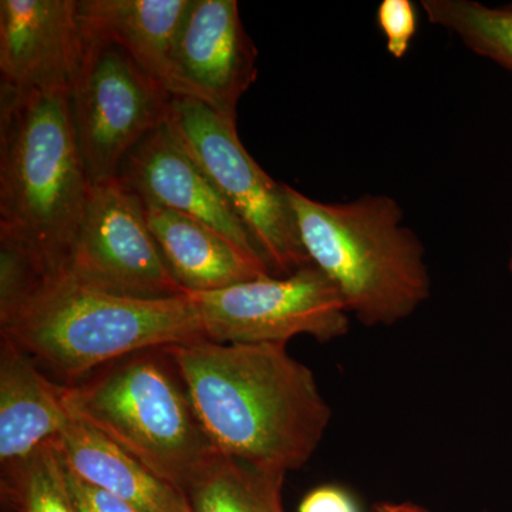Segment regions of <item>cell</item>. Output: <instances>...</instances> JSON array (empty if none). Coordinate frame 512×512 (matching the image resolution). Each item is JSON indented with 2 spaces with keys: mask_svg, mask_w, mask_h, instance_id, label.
Here are the masks:
<instances>
[{
  "mask_svg": "<svg viewBox=\"0 0 512 512\" xmlns=\"http://www.w3.org/2000/svg\"><path fill=\"white\" fill-rule=\"evenodd\" d=\"M84 45L77 0H2L0 76L13 89H72Z\"/></svg>",
  "mask_w": 512,
  "mask_h": 512,
  "instance_id": "obj_12",
  "label": "cell"
},
{
  "mask_svg": "<svg viewBox=\"0 0 512 512\" xmlns=\"http://www.w3.org/2000/svg\"><path fill=\"white\" fill-rule=\"evenodd\" d=\"M49 279L42 262L28 247L0 234V322L18 311Z\"/></svg>",
  "mask_w": 512,
  "mask_h": 512,
  "instance_id": "obj_20",
  "label": "cell"
},
{
  "mask_svg": "<svg viewBox=\"0 0 512 512\" xmlns=\"http://www.w3.org/2000/svg\"><path fill=\"white\" fill-rule=\"evenodd\" d=\"M373 512H430L420 505L412 503H392V501H383L373 507Z\"/></svg>",
  "mask_w": 512,
  "mask_h": 512,
  "instance_id": "obj_24",
  "label": "cell"
},
{
  "mask_svg": "<svg viewBox=\"0 0 512 512\" xmlns=\"http://www.w3.org/2000/svg\"><path fill=\"white\" fill-rule=\"evenodd\" d=\"M117 177L146 204L207 225L244 254L266 265L248 229L200 165L181 147L167 123L151 131L131 150Z\"/></svg>",
  "mask_w": 512,
  "mask_h": 512,
  "instance_id": "obj_11",
  "label": "cell"
},
{
  "mask_svg": "<svg viewBox=\"0 0 512 512\" xmlns=\"http://www.w3.org/2000/svg\"><path fill=\"white\" fill-rule=\"evenodd\" d=\"M66 399L73 417L185 494L220 453L164 349L134 353L80 383L67 384Z\"/></svg>",
  "mask_w": 512,
  "mask_h": 512,
  "instance_id": "obj_5",
  "label": "cell"
},
{
  "mask_svg": "<svg viewBox=\"0 0 512 512\" xmlns=\"http://www.w3.org/2000/svg\"><path fill=\"white\" fill-rule=\"evenodd\" d=\"M299 512H359L348 491L338 485H322L303 498Z\"/></svg>",
  "mask_w": 512,
  "mask_h": 512,
  "instance_id": "obj_23",
  "label": "cell"
},
{
  "mask_svg": "<svg viewBox=\"0 0 512 512\" xmlns=\"http://www.w3.org/2000/svg\"><path fill=\"white\" fill-rule=\"evenodd\" d=\"M67 384L47 379L35 360L9 339H0V463L29 456L55 440L73 416Z\"/></svg>",
  "mask_w": 512,
  "mask_h": 512,
  "instance_id": "obj_14",
  "label": "cell"
},
{
  "mask_svg": "<svg viewBox=\"0 0 512 512\" xmlns=\"http://www.w3.org/2000/svg\"><path fill=\"white\" fill-rule=\"evenodd\" d=\"M286 192L311 264L363 325H396L430 298L424 247L403 224L399 202L372 194L322 202L289 185Z\"/></svg>",
  "mask_w": 512,
  "mask_h": 512,
  "instance_id": "obj_3",
  "label": "cell"
},
{
  "mask_svg": "<svg viewBox=\"0 0 512 512\" xmlns=\"http://www.w3.org/2000/svg\"><path fill=\"white\" fill-rule=\"evenodd\" d=\"M170 99L120 47L84 45L72 86V111L93 184L117 177L131 150L163 126Z\"/></svg>",
  "mask_w": 512,
  "mask_h": 512,
  "instance_id": "obj_9",
  "label": "cell"
},
{
  "mask_svg": "<svg viewBox=\"0 0 512 512\" xmlns=\"http://www.w3.org/2000/svg\"><path fill=\"white\" fill-rule=\"evenodd\" d=\"M286 473L218 453L187 490L192 512H286Z\"/></svg>",
  "mask_w": 512,
  "mask_h": 512,
  "instance_id": "obj_17",
  "label": "cell"
},
{
  "mask_svg": "<svg viewBox=\"0 0 512 512\" xmlns=\"http://www.w3.org/2000/svg\"><path fill=\"white\" fill-rule=\"evenodd\" d=\"M421 8L433 25L512 73V5L491 8L476 0H423Z\"/></svg>",
  "mask_w": 512,
  "mask_h": 512,
  "instance_id": "obj_19",
  "label": "cell"
},
{
  "mask_svg": "<svg viewBox=\"0 0 512 512\" xmlns=\"http://www.w3.org/2000/svg\"><path fill=\"white\" fill-rule=\"evenodd\" d=\"M56 279L127 298L185 295L151 232L146 205L119 177L92 184L82 227Z\"/></svg>",
  "mask_w": 512,
  "mask_h": 512,
  "instance_id": "obj_8",
  "label": "cell"
},
{
  "mask_svg": "<svg viewBox=\"0 0 512 512\" xmlns=\"http://www.w3.org/2000/svg\"><path fill=\"white\" fill-rule=\"evenodd\" d=\"M64 468H66L70 493L73 495L79 512H140L126 501L117 498L116 495L107 493L103 488L82 480L66 464H64Z\"/></svg>",
  "mask_w": 512,
  "mask_h": 512,
  "instance_id": "obj_22",
  "label": "cell"
},
{
  "mask_svg": "<svg viewBox=\"0 0 512 512\" xmlns=\"http://www.w3.org/2000/svg\"><path fill=\"white\" fill-rule=\"evenodd\" d=\"M187 295L200 315L205 339L212 342L288 345L299 335L330 342L350 329L342 295L313 265L288 276L266 275Z\"/></svg>",
  "mask_w": 512,
  "mask_h": 512,
  "instance_id": "obj_7",
  "label": "cell"
},
{
  "mask_svg": "<svg viewBox=\"0 0 512 512\" xmlns=\"http://www.w3.org/2000/svg\"><path fill=\"white\" fill-rule=\"evenodd\" d=\"M0 335L67 382L144 350L205 339L190 296L138 299L49 279L10 318Z\"/></svg>",
  "mask_w": 512,
  "mask_h": 512,
  "instance_id": "obj_4",
  "label": "cell"
},
{
  "mask_svg": "<svg viewBox=\"0 0 512 512\" xmlns=\"http://www.w3.org/2000/svg\"><path fill=\"white\" fill-rule=\"evenodd\" d=\"M163 349L220 453L288 473L318 450L332 412L312 370L286 345L201 339Z\"/></svg>",
  "mask_w": 512,
  "mask_h": 512,
  "instance_id": "obj_1",
  "label": "cell"
},
{
  "mask_svg": "<svg viewBox=\"0 0 512 512\" xmlns=\"http://www.w3.org/2000/svg\"><path fill=\"white\" fill-rule=\"evenodd\" d=\"M508 269H510V272L512 274V248L510 252V261H508Z\"/></svg>",
  "mask_w": 512,
  "mask_h": 512,
  "instance_id": "obj_25",
  "label": "cell"
},
{
  "mask_svg": "<svg viewBox=\"0 0 512 512\" xmlns=\"http://www.w3.org/2000/svg\"><path fill=\"white\" fill-rule=\"evenodd\" d=\"M92 180L77 140L72 89L0 87V234L62 275Z\"/></svg>",
  "mask_w": 512,
  "mask_h": 512,
  "instance_id": "obj_2",
  "label": "cell"
},
{
  "mask_svg": "<svg viewBox=\"0 0 512 512\" xmlns=\"http://www.w3.org/2000/svg\"><path fill=\"white\" fill-rule=\"evenodd\" d=\"M165 123L248 229L272 275L288 276L312 265L286 185L272 180L249 156L237 121L200 100L171 96Z\"/></svg>",
  "mask_w": 512,
  "mask_h": 512,
  "instance_id": "obj_6",
  "label": "cell"
},
{
  "mask_svg": "<svg viewBox=\"0 0 512 512\" xmlns=\"http://www.w3.org/2000/svg\"><path fill=\"white\" fill-rule=\"evenodd\" d=\"M258 52L235 0H191L174 49V96L191 97L237 121L239 100L258 77Z\"/></svg>",
  "mask_w": 512,
  "mask_h": 512,
  "instance_id": "obj_10",
  "label": "cell"
},
{
  "mask_svg": "<svg viewBox=\"0 0 512 512\" xmlns=\"http://www.w3.org/2000/svg\"><path fill=\"white\" fill-rule=\"evenodd\" d=\"M191 0H77L84 45H113L175 94L174 49Z\"/></svg>",
  "mask_w": 512,
  "mask_h": 512,
  "instance_id": "obj_13",
  "label": "cell"
},
{
  "mask_svg": "<svg viewBox=\"0 0 512 512\" xmlns=\"http://www.w3.org/2000/svg\"><path fill=\"white\" fill-rule=\"evenodd\" d=\"M144 205L165 264L185 293L218 291L272 275L264 262L244 254L207 225L157 205Z\"/></svg>",
  "mask_w": 512,
  "mask_h": 512,
  "instance_id": "obj_16",
  "label": "cell"
},
{
  "mask_svg": "<svg viewBox=\"0 0 512 512\" xmlns=\"http://www.w3.org/2000/svg\"><path fill=\"white\" fill-rule=\"evenodd\" d=\"M64 464L87 483L116 495L140 512H192L181 488L114 444L89 424L77 420L53 440Z\"/></svg>",
  "mask_w": 512,
  "mask_h": 512,
  "instance_id": "obj_15",
  "label": "cell"
},
{
  "mask_svg": "<svg viewBox=\"0 0 512 512\" xmlns=\"http://www.w3.org/2000/svg\"><path fill=\"white\" fill-rule=\"evenodd\" d=\"M376 19L386 37L387 52L394 59H403L417 33L416 6L410 0H383Z\"/></svg>",
  "mask_w": 512,
  "mask_h": 512,
  "instance_id": "obj_21",
  "label": "cell"
},
{
  "mask_svg": "<svg viewBox=\"0 0 512 512\" xmlns=\"http://www.w3.org/2000/svg\"><path fill=\"white\" fill-rule=\"evenodd\" d=\"M2 500L15 512H79L53 440L2 466Z\"/></svg>",
  "mask_w": 512,
  "mask_h": 512,
  "instance_id": "obj_18",
  "label": "cell"
}]
</instances>
